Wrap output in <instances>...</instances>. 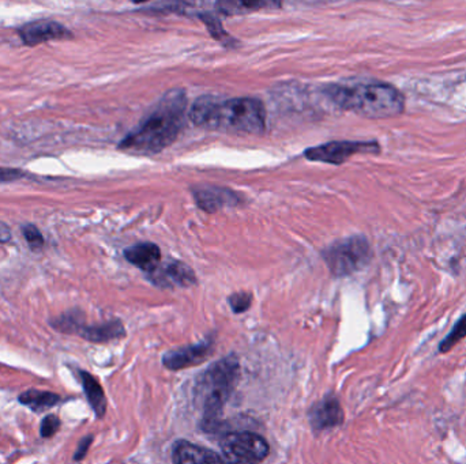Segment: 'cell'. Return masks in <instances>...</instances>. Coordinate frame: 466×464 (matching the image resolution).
Masks as SVG:
<instances>
[{"label": "cell", "instance_id": "1", "mask_svg": "<svg viewBox=\"0 0 466 464\" xmlns=\"http://www.w3.org/2000/svg\"><path fill=\"white\" fill-rule=\"evenodd\" d=\"M191 122L202 128L227 134H261L266 126L262 101L250 97L220 99L201 97L189 109Z\"/></svg>", "mask_w": 466, "mask_h": 464}, {"label": "cell", "instance_id": "22", "mask_svg": "<svg viewBox=\"0 0 466 464\" xmlns=\"http://www.w3.org/2000/svg\"><path fill=\"white\" fill-rule=\"evenodd\" d=\"M228 301H230V305H231L234 313H243L251 307L252 296L247 291H240V293L232 294Z\"/></svg>", "mask_w": 466, "mask_h": 464}, {"label": "cell", "instance_id": "11", "mask_svg": "<svg viewBox=\"0 0 466 464\" xmlns=\"http://www.w3.org/2000/svg\"><path fill=\"white\" fill-rule=\"evenodd\" d=\"M149 279L160 287H188L196 282L194 271L182 262H169L158 266L156 271L149 274Z\"/></svg>", "mask_w": 466, "mask_h": 464}, {"label": "cell", "instance_id": "14", "mask_svg": "<svg viewBox=\"0 0 466 464\" xmlns=\"http://www.w3.org/2000/svg\"><path fill=\"white\" fill-rule=\"evenodd\" d=\"M124 258L136 267L151 274L160 266L161 251L153 242H140L127 248L124 251Z\"/></svg>", "mask_w": 466, "mask_h": 464}, {"label": "cell", "instance_id": "15", "mask_svg": "<svg viewBox=\"0 0 466 464\" xmlns=\"http://www.w3.org/2000/svg\"><path fill=\"white\" fill-rule=\"evenodd\" d=\"M78 335L92 343H106L123 338L126 335V329L120 320H109L100 325H85Z\"/></svg>", "mask_w": 466, "mask_h": 464}, {"label": "cell", "instance_id": "12", "mask_svg": "<svg viewBox=\"0 0 466 464\" xmlns=\"http://www.w3.org/2000/svg\"><path fill=\"white\" fill-rule=\"evenodd\" d=\"M194 197L198 206L207 213L240 203L239 196L233 191L221 186H199L194 189Z\"/></svg>", "mask_w": 466, "mask_h": 464}, {"label": "cell", "instance_id": "19", "mask_svg": "<svg viewBox=\"0 0 466 464\" xmlns=\"http://www.w3.org/2000/svg\"><path fill=\"white\" fill-rule=\"evenodd\" d=\"M277 3H269V1H221L216 3V7L218 8V12L233 15V14H243L248 11H255L259 8L266 7H277Z\"/></svg>", "mask_w": 466, "mask_h": 464}, {"label": "cell", "instance_id": "2", "mask_svg": "<svg viewBox=\"0 0 466 464\" xmlns=\"http://www.w3.org/2000/svg\"><path fill=\"white\" fill-rule=\"evenodd\" d=\"M186 108L185 90L168 92L140 126L120 142L119 148L140 155L161 153L179 137L185 126Z\"/></svg>", "mask_w": 466, "mask_h": 464}, {"label": "cell", "instance_id": "16", "mask_svg": "<svg viewBox=\"0 0 466 464\" xmlns=\"http://www.w3.org/2000/svg\"><path fill=\"white\" fill-rule=\"evenodd\" d=\"M18 402L35 413H43L57 406L62 402V398L50 391L28 389L18 396Z\"/></svg>", "mask_w": 466, "mask_h": 464}, {"label": "cell", "instance_id": "6", "mask_svg": "<svg viewBox=\"0 0 466 464\" xmlns=\"http://www.w3.org/2000/svg\"><path fill=\"white\" fill-rule=\"evenodd\" d=\"M221 461L225 464H259L270 452L268 441L252 432H231L220 441Z\"/></svg>", "mask_w": 466, "mask_h": 464}, {"label": "cell", "instance_id": "10", "mask_svg": "<svg viewBox=\"0 0 466 464\" xmlns=\"http://www.w3.org/2000/svg\"><path fill=\"white\" fill-rule=\"evenodd\" d=\"M342 422L344 410L339 400L333 395H327L310 410V423L317 432L339 426Z\"/></svg>", "mask_w": 466, "mask_h": 464}, {"label": "cell", "instance_id": "9", "mask_svg": "<svg viewBox=\"0 0 466 464\" xmlns=\"http://www.w3.org/2000/svg\"><path fill=\"white\" fill-rule=\"evenodd\" d=\"M19 36L26 46L35 47L47 41L70 39L71 32L56 21H35L24 25Z\"/></svg>", "mask_w": 466, "mask_h": 464}, {"label": "cell", "instance_id": "4", "mask_svg": "<svg viewBox=\"0 0 466 464\" xmlns=\"http://www.w3.org/2000/svg\"><path fill=\"white\" fill-rule=\"evenodd\" d=\"M239 376V358L233 354L217 361L202 374L196 385V398L201 400V426L205 432H216L220 426L223 410L234 391Z\"/></svg>", "mask_w": 466, "mask_h": 464}, {"label": "cell", "instance_id": "17", "mask_svg": "<svg viewBox=\"0 0 466 464\" xmlns=\"http://www.w3.org/2000/svg\"><path fill=\"white\" fill-rule=\"evenodd\" d=\"M80 378L84 387V392L86 395V399L93 409L94 414L97 418L105 417L106 413V398L104 394L102 387L100 383L94 378L91 373L85 371H80Z\"/></svg>", "mask_w": 466, "mask_h": 464}, {"label": "cell", "instance_id": "26", "mask_svg": "<svg viewBox=\"0 0 466 464\" xmlns=\"http://www.w3.org/2000/svg\"><path fill=\"white\" fill-rule=\"evenodd\" d=\"M92 443H93V436H86V437H84L80 441V444L77 447V451L74 454V461L75 462H81L88 455V451H89Z\"/></svg>", "mask_w": 466, "mask_h": 464}, {"label": "cell", "instance_id": "27", "mask_svg": "<svg viewBox=\"0 0 466 464\" xmlns=\"http://www.w3.org/2000/svg\"><path fill=\"white\" fill-rule=\"evenodd\" d=\"M11 240V231L10 228L0 221V242H8Z\"/></svg>", "mask_w": 466, "mask_h": 464}, {"label": "cell", "instance_id": "5", "mask_svg": "<svg viewBox=\"0 0 466 464\" xmlns=\"http://www.w3.org/2000/svg\"><path fill=\"white\" fill-rule=\"evenodd\" d=\"M371 255L367 238L353 235L330 245L324 252V259L333 276L346 277L364 269L370 263Z\"/></svg>", "mask_w": 466, "mask_h": 464}, {"label": "cell", "instance_id": "24", "mask_svg": "<svg viewBox=\"0 0 466 464\" xmlns=\"http://www.w3.org/2000/svg\"><path fill=\"white\" fill-rule=\"evenodd\" d=\"M24 235H25V238H26V241H28V244L32 249L37 251V249L43 248L44 237L35 225H26L24 228Z\"/></svg>", "mask_w": 466, "mask_h": 464}, {"label": "cell", "instance_id": "20", "mask_svg": "<svg viewBox=\"0 0 466 464\" xmlns=\"http://www.w3.org/2000/svg\"><path fill=\"white\" fill-rule=\"evenodd\" d=\"M466 338V313L463 315L457 323L453 325L451 331L447 334V336L439 343V353L446 354L451 349H454L463 339Z\"/></svg>", "mask_w": 466, "mask_h": 464}, {"label": "cell", "instance_id": "21", "mask_svg": "<svg viewBox=\"0 0 466 464\" xmlns=\"http://www.w3.org/2000/svg\"><path fill=\"white\" fill-rule=\"evenodd\" d=\"M199 18L205 22V25L207 26L210 35L216 40L221 41L224 46H228V43H233L232 37L224 30V28L221 26L220 21L214 15H212V14H199Z\"/></svg>", "mask_w": 466, "mask_h": 464}, {"label": "cell", "instance_id": "23", "mask_svg": "<svg viewBox=\"0 0 466 464\" xmlns=\"http://www.w3.org/2000/svg\"><path fill=\"white\" fill-rule=\"evenodd\" d=\"M60 425H62V422H60V419H59L57 416H55V414H48V416L43 418V420H41V425H40V436H41L43 438H50V437H53V436L57 433V430L60 429Z\"/></svg>", "mask_w": 466, "mask_h": 464}, {"label": "cell", "instance_id": "25", "mask_svg": "<svg viewBox=\"0 0 466 464\" xmlns=\"http://www.w3.org/2000/svg\"><path fill=\"white\" fill-rule=\"evenodd\" d=\"M25 177V172L15 168H0V184L10 183Z\"/></svg>", "mask_w": 466, "mask_h": 464}, {"label": "cell", "instance_id": "8", "mask_svg": "<svg viewBox=\"0 0 466 464\" xmlns=\"http://www.w3.org/2000/svg\"><path fill=\"white\" fill-rule=\"evenodd\" d=\"M214 343L212 340L201 342L196 345L179 347L164 354L162 364L171 371H180L189 367L205 362L213 353Z\"/></svg>", "mask_w": 466, "mask_h": 464}, {"label": "cell", "instance_id": "18", "mask_svg": "<svg viewBox=\"0 0 466 464\" xmlns=\"http://www.w3.org/2000/svg\"><path fill=\"white\" fill-rule=\"evenodd\" d=\"M49 325L56 331L62 334H77L81 331V328L85 325L84 323V315L80 311H70L66 313H62L57 318L50 319Z\"/></svg>", "mask_w": 466, "mask_h": 464}, {"label": "cell", "instance_id": "13", "mask_svg": "<svg viewBox=\"0 0 466 464\" xmlns=\"http://www.w3.org/2000/svg\"><path fill=\"white\" fill-rule=\"evenodd\" d=\"M174 464H223L220 455L216 452L180 440L174 445L172 451Z\"/></svg>", "mask_w": 466, "mask_h": 464}, {"label": "cell", "instance_id": "7", "mask_svg": "<svg viewBox=\"0 0 466 464\" xmlns=\"http://www.w3.org/2000/svg\"><path fill=\"white\" fill-rule=\"evenodd\" d=\"M380 146L378 142H328L321 146L307 148L304 157L310 161H318L333 165H341L356 154H376L379 153Z\"/></svg>", "mask_w": 466, "mask_h": 464}, {"label": "cell", "instance_id": "3", "mask_svg": "<svg viewBox=\"0 0 466 464\" xmlns=\"http://www.w3.org/2000/svg\"><path fill=\"white\" fill-rule=\"evenodd\" d=\"M326 93L339 108L352 110L367 119L394 117L405 109L404 94L393 85L383 82L331 86Z\"/></svg>", "mask_w": 466, "mask_h": 464}]
</instances>
